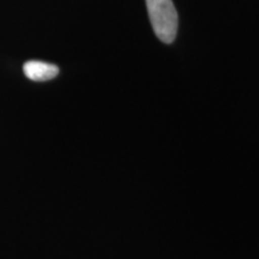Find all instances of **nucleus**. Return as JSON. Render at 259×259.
<instances>
[{"mask_svg": "<svg viewBox=\"0 0 259 259\" xmlns=\"http://www.w3.org/2000/svg\"><path fill=\"white\" fill-rule=\"evenodd\" d=\"M149 18L156 36L163 44H173L178 32V12L173 0H145Z\"/></svg>", "mask_w": 259, "mask_h": 259, "instance_id": "f257e3e1", "label": "nucleus"}, {"mask_svg": "<svg viewBox=\"0 0 259 259\" xmlns=\"http://www.w3.org/2000/svg\"><path fill=\"white\" fill-rule=\"evenodd\" d=\"M23 71L29 79L35 80V82H45V80L53 79L59 73V69L56 65L38 60L27 61L23 66Z\"/></svg>", "mask_w": 259, "mask_h": 259, "instance_id": "f03ea898", "label": "nucleus"}]
</instances>
